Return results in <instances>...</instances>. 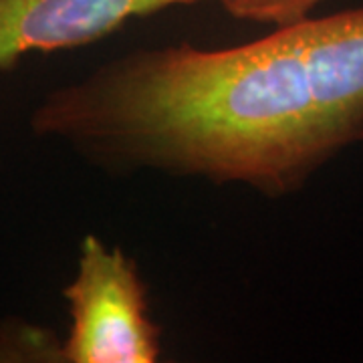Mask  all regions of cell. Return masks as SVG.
<instances>
[{
    "instance_id": "2",
    "label": "cell",
    "mask_w": 363,
    "mask_h": 363,
    "mask_svg": "<svg viewBox=\"0 0 363 363\" xmlns=\"http://www.w3.org/2000/svg\"><path fill=\"white\" fill-rule=\"evenodd\" d=\"M63 298L69 331L61 339V363H156L162 357V329L150 313L147 286L121 247L83 236Z\"/></svg>"
},
{
    "instance_id": "4",
    "label": "cell",
    "mask_w": 363,
    "mask_h": 363,
    "mask_svg": "<svg viewBox=\"0 0 363 363\" xmlns=\"http://www.w3.org/2000/svg\"><path fill=\"white\" fill-rule=\"evenodd\" d=\"M61 363V339L39 325L0 323V363Z\"/></svg>"
},
{
    "instance_id": "5",
    "label": "cell",
    "mask_w": 363,
    "mask_h": 363,
    "mask_svg": "<svg viewBox=\"0 0 363 363\" xmlns=\"http://www.w3.org/2000/svg\"><path fill=\"white\" fill-rule=\"evenodd\" d=\"M233 18L257 25L283 26L311 16L325 0H216Z\"/></svg>"
},
{
    "instance_id": "3",
    "label": "cell",
    "mask_w": 363,
    "mask_h": 363,
    "mask_svg": "<svg viewBox=\"0 0 363 363\" xmlns=\"http://www.w3.org/2000/svg\"><path fill=\"white\" fill-rule=\"evenodd\" d=\"M206 0H0V71L30 52L77 49L133 18Z\"/></svg>"
},
{
    "instance_id": "1",
    "label": "cell",
    "mask_w": 363,
    "mask_h": 363,
    "mask_svg": "<svg viewBox=\"0 0 363 363\" xmlns=\"http://www.w3.org/2000/svg\"><path fill=\"white\" fill-rule=\"evenodd\" d=\"M30 128L99 166L295 192L363 140V6L226 49H138L61 85Z\"/></svg>"
}]
</instances>
